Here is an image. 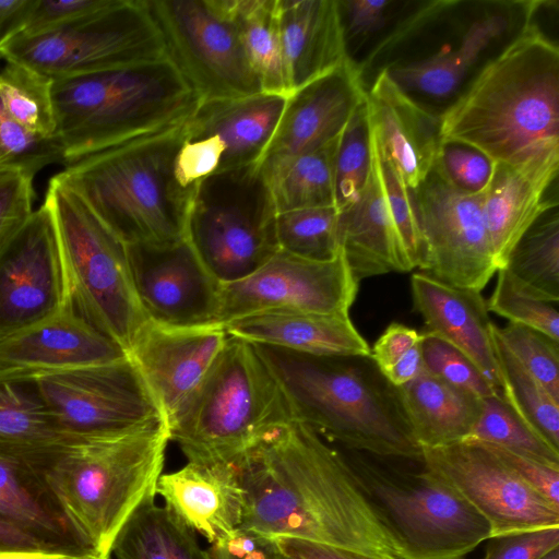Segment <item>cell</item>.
<instances>
[{
    "instance_id": "cell-42",
    "label": "cell",
    "mask_w": 559,
    "mask_h": 559,
    "mask_svg": "<svg viewBox=\"0 0 559 559\" xmlns=\"http://www.w3.org/2000/svg\"><path fill=\"white\" fill-rule=\"evenodd\" d=\"M371 130L372 146L383 191L401 246L411 270L415 267L420 269L424 262V243L414 211L411 190L406 187L394 164L381 147L372 127Z\"/></svg>"
},
{
    "instance_id": "cell-58",
    "label": "cell",
    "mask_w": 559,
    "mask_h": 559,
    "mask_svg": "<svg viewBox=\"0 0 559 559\" xmlns=\"http://www.w3.org/2000/svg\"><path fill=\"white\" fill-rule=\"evenodd\" d=\"M40 549L58 548H53L43 543L16 523L0 515V554Z\"/></svg>"
},
{
    "instance_id": "cell-11",
    "label": "cell",
    "mask_w": 559,
    "mask_h": 559,
    "mask_svg": "<svg viewBox=\"0 0 559 559\" xmlns=\"http://www.w3.org/2000/svg\"><path fill=\"white\" fill-rule=\"evenodd\" d=\"M1 56L53 80L167 57L145 0H112L73 25L37 35L21 34L3 47Z\"/></svg>"
},
{
    "instance_id": "cell-36",
    "label": "cell",
    "mask_w": 559,
    "mask_h": 559,
    "mask_svg": "<svg viewBox=\"0 0 559 559\" xmlns=\"http://www.w3.org/2000/svg\"><path fill=\"white\" fill-rule=\"evenodd\" d=\"M231 9L243 49L262 92L289 96L282 56L277 0H231Z\"/></svg>"
},
{
    "instance_id": "cell-1",
    "label": "cell",
    "mask_w": 559,
    "mask_h": 559,
    "mask_svg": "<svg viewBox=\"0 0 559 559\" xmlns=\"http://www.w3.org/2000/svg\"><path fill=\"white\" fill-rule=\"evenodd\" d=\"M235 464L243 489L240 531L400 559L358 489L344 453L309 426L290 420Z\"/></svg>"
},
{
    "instance_id": "cell-47",
    "label": "cell",
    "mask_w": 559,
    "mask_h": 559,
    "mask_svg": "<svg viewBox=\"0 0 559 559\" xmlns=\"http://www.w3.org/2000/svg\"><path fill=\"white\" fill-rule=\"evenodd\" d=\"M421 354L425 370L478 399L501 394L454 346L424 331Z\"/></svg>"
},
{
    "instance_id": "cell-30",
    "label": "cell",
    "mask_w": 559,
    "mask_h": 559,
    "mask_svg": "<svg viewBox=\"0 0 559 559\" xmlns=\"http://www.w3.org/2000/svg\"><path fill=\"white\" fill-rule=\"evenodd\" d=\"M414 437L421 448L463 441L471 435L481 409V399L424 370L395 386Z\"/></svg>"
},
{
    "instance_id": "cell-56",
    "label": "cell",
    "mask_w": 559,
    "mask_h": 559,
    "mask_svg": "<svg viewBox=\"0 0 559 559\" xmlns=\"http://www.w3.org/2000/svg\"><path fill=\"white\" fill-rule=\"evenodd\" d=\"M272 540L287 559H377L355 550L288 536H277Z\"/></svg>"
},
{
    "instance_id": "cell-59",
    "label": "cell",
    "mask_w": 559,
    "mask_h": 559,
    "mask_svg": "<svg viewBox=\"0 0 559 559\" xmlns=\"http://www.w3.org/2000/svg\"><path fill=\"white\" fill-rule=\"evenodd\" d=\"M107 558V557H106ZM0 559H105L95 551L40 549L0 554Z\"/></svg>"
},
{
    "instance_id": "cell-23",
    "label": "cell",
    "mask_w": 559,
    "mask_h": 559,
    "mask_svg": "<svg viewBox=\"0 0 559 559\" xmlns=\"http://www.w3.org/2000/svg\"><path fill=\"white\" fill-rule=\"evenodd\" d=\"M156 495L179 522L210 545L225 542L240 530L243 489L235 463L187 462L162 474Z\"/></svg>"
},
{
    "instance_id": "cell-18",
    "label": "cell",
    "mask_w": 559,
    "mask_h": 559,
    "mask_svg": "<svg viewBox=\"0 0 559 559\" xmlns=\"http://www.w3.org/2000/svg\"><path fill=\"white\" fill-rule=\"evenodd\" d=\"M126 247L133 287L147 319L169 325L217 322L221 284L187 239Z\"/></svg>"
},
{
    "instance_id": "cell-55",
    "label": "cell",
    "mask_w": 559,
    "mask_h": 559,
    "mask_svg": "<svg viewBox=\"0 0 559 559\" xmlns=\"http://www.w3.org/2000/svg\"><path fill=\"white\" fill-rule=\"evenodd\" d=\"M210 559H278L280 552L272 539L238 531L225 542L210 545Z\"/></svg>"
},
{
    "instance_id": "cell-5",
    "label": "cell",
    "mask_w": 559,
    "mask_h": 559,
    "mask_svg": "<svg viewBox=\"0 0 559 559\" xmlns=\"http://www.w3.org/2000/svg\"><path fill=\"white\" fill-rule=\"evenodd\" d=\"M186 122L66 164L55 177L126 246L179 242L195 188H183L175 175Z\"/></svg>"
},
{
    "instance_id": "cell-25",
    "label": "cell",
    "mask_w": 559,
    "mask_h": 559,
    "mask_svg": "<svg viewBox=\"0 0 559 559\" xmlns=\"http://www.w3.org/2000/svg\"><path fill=\"white\" fill-rule=\"evenodd\" d=\"M411 290L426 331L460 350L501 392L491 341L493 323L480 292L444 284L423 272L412 275Z\"/></svg>"
},
{
    "instance_id": "cell-22",
    "label": "cell",
    "mask_w": 559,
    "mask_h": 559,
    "mask_svg": "<svg viewBox=\"0 0 559 559\" xmlns=\"http://www.w3.org/2000/svg\"><path fill=\"white\" fill-rule=\"evenodd\" d=\"M559 147L518 163H495L484 191L483 213L498 270L533 224L557 202L545 194L557 178Z\"/></svg>"
},
{
    "instance_id": "cell-61",
    "label": "cell",
    "mask_w": 559,
    "mask_h": 559,
    "mask_svg": "<svg viewBox=\"0 0 559 559\" xmlns=\"http://www.w3.org/2000/svg\"><path fill=\"white\" fill-rule=\"evenodd\" d=\"M278 559H287V558H285L284 556H282V555L280 554Z\"/></svg>"
},
{
    "instance_id": "cell-48",
    "label": "cell",
    "mask_w": 559,
    "mask_h": 559,
    "mask_svg": "<svg viewBox=\"0 0 559 559\" xmlns=\"http://www.w3.org/2000/svg\"><path fill=\"white\" fill-rule=\"evenodd\" d=\"M495 163L479 151L455 142H441L435 167L460 191L483 193L492 175Z\"/></svg>"
},
{
    "instance_id": "cell-14",
    "label": "cell",
    "mask_w": 559,
    "mask_h": 559,
    "mask_svg": "<svg viewBox=\"0 0 559 559\" xmlns=\"http://www.w3.org/2000/svg\"><path fill=\"white\" fill-rule=\"evenodd\" d=\"M411 195L424 243L421 272L481 292L498 271L484 219V192L457 190L433 166Z\"/></svg>"
},
{
    "instance_id": "cell-2",
    "label": "cell",
    "mask_w": 559,
    "mask_h": 559,
    "mask_svg": "<svg viewBox=\"0 0 559 559\" xmlns=\"http://www.w3.org/2000/svg\"><path fill=\"white\" fill-rule=\"evenodd\" d=\"M441 142L471 146L493 163L559 147V50L526 23L439 116Z\"/></svg>"
},
{
    "instance_id": "cell-50",
    "label": "cell",
    "mask_w": 559,
    "mask_h": 559,
    "mask_svg": "<svg viewBox=\"0 0 559 559\" xmlns=\"http://www.w3.org/2000/svg\"><path fill=\"white\" fill-rule=\"evenodd\" d=\"M33 180L25 173H0V249L34 212Z\"/></svg>"
},
{
    "instance_id": "cell-6",
    "label": "cell",
    "mask_w": 559,
    "mask_h": 559,
    "mask_svg": "<svg viewBox=\"0 0 559 559\" xmlns=\"http://www.w3.org/2000/svg\"><path fill=\"white\" fill-rule=\"evenodd\" d=\"M169 430L165 421L136 432L62 447L44 472L71 527L93 551L109 557L117 535L155 501Z\"/></svg>"
},
{
    "instance_id": "cell-49",
    "label": "cell",
    "mask_w": 559,
    "mask_h": 559,
    "mask_svg": "<svg viewBox=\"0 0 559 559\" xmlns=\"http://www.w3.org/2000/svg\"><path fill=\"white\" fill-rule=\"evenodd\" d=\"M390 0H337L347 57L383 29L397 12Z\"/></svg>"
},
{
    "instance_id": "cell-57",
    "label": "cell",
    "mask_w": 559,
    "mask_h": 559,
    "mask_svg": "<svg viewBox=\"0 0 559 559\" xmlns=\"http://www.w3.org/2000/svg\"><path fill=\"white\" fill-rule=\"evenodd\" d=\"M36 0H0V57L3 47L21 35L29 21Z\"/></svg>"
},
{
    "instance_id": "cell-31",
    "label": "cell",
    "mask_w": 559,
    "mask_h": 559,
    "mask_svg": "<svg viewBox=\"0 0 559 559\" xmlns=\"http://www.w3.org/2000/svg\"><path fill=\"white\" fill-rule=\"evenodd\" d=\"M507 19L492 14L471 24L460 45L418 62L385 68L405 93L447 98L462 85L480 55L507 29Z\"/></svg>"
},
{
    "instance_id": "cell-60",
    "label": "cell",
    "mask_w": 559,
    "mask_h": 559,
    "mask_svg": "<svg viewBox=\"0 0 559 559\" xmlns=\"http://www.w3.org/2000/svg\"><path fill=\"white\" fill-rule=\"evenodd\" d=\"M540 559H559V547L554 548L546 555H544Z\"/></svg>"
},
{
    "instance_id": "cell-24",
    "label": "cell",
    "mask_w": 559,
    "mask_h": 559,
    "mask_svg": "<svg viewBox=\"0 0 559 559\" xmlns=\"http://www.w3.org/2000/svg\"><path fill=\"white\" fill-rule=\"evenodd\" d=\"M366 100L373 132L406 187L415 190L436 165L439 116L421 107L381 70Z\"/></svg>"
},
{
    "instance_id": "cell-21",
    "label": "cell",
    "mask_w": 559,
    "mask_h": 559,
    "mask_svg": "<svg viewBox=\"0 0 559 559\" xmlns=\"http://www.w3.org/2000/svg\"><path fill=\"white\" fill-rule=\"evenodd\" d=\"M126 357L118 343L92 326L71 305L0 341V373L38 376Z\"/></svg>"
},
{
    "instance_id": "cell-53",
    "label": "cell",
    "mask_w": 559,
    "mask_h": 559,
    "mask_svg": "<svg viewBox=\"0 0 559 559\" xmlns=\"http://www.w3.org/2000/svg\"><path fill=\"white\" fill-rule=\"evenodd\" d=\"M483 559H540L559 547V526L490 537Z\"/></svg>"
},
{
    "instance_id": "cell-16",
    "label": "cell",
    "mask_w": 559,
    "mask_h": 559,
    "mask_svg": "<svg viewBox=\"0 0 559 559\" xmlns=\"http://www.w3.org/2000/svg\"><path fill=\"white\" fill-rule=\"evenodd\" d=\"M420 462L488 522L491 537L559 526V510L483 443L463 440L421 448Z\"/></svg>"
},
{
    "instance_id": "cell-34",
    "label": "cell",
    "mask_w": 559,
    "mask_h": 559,
    "mask_svg": "<svg viewBox=\"0 0 559 559\" xmlns=\"http://www.w3.org/2000/svg\"><path fill=\"white\" fill-rule=\"evenodd\" d=\"M109 559H210L198 535L155 501L139 509L124 524Z\"/></svg>"
},
{
    "instance_id": "cell-27",
    "label": "cell",
    "mask_w": 559,
    "mask_h": 559,
    "mask_svg": "<svg viewBox=\"0 0 559 559\" xmlns=\"http://www.w3.org/2000/svg\"><path fill=\"white\" fill-rule=\"evenodd\" d=\"M288 96L254 95L200 102L187 120V136H215L224 146L218 171L259 163L280 122Z\"/></svg>"
},
{
    "instance_id": "cell-63",
    "label": "cell",
    "mask_w": 559,
    "mask_h": 559,
    "mask_svg": "<svg viewBox=\"0 0 559 559\" xmlns=\"http://www.w3.org/2000/svg\"><path fill=\"white\" fill-rule=\"evenodd\" d=\"M1 58V57H0Z\"/></svg>"
},
{
    "instance_id": "cell-37",
    "label": "cell",
    "mask_w": 559,
    "mask_h": 559,
    "mask_svg": "<svg viewBox=\"0 0 559 559\" xmlns=\"http://www.w3.org/2000/svg\"><path fill=\"white\" fill-rule=\"evenodd\" d=\"M506 269L535 298L559 301V217L546 211L513 248Z\"/></svg>"
},
{
    "instance_id": "cell-12",
    "label": "cell",
    "mask_w": 559,
    "mask_h": 559,
    "mask_svg": "<svg viewBox=\"0 0 559 559\" xmlns=\"http://www.w3.org/2000/svg\"><path fill=\"white\" fill-rule=\"evenodd\" d=\"M166 55L200 102L262 92L233 16L231 0H145Z\"/></svg>"
},
{
    "instance_id": "cell-43",
    "label": "cell",
    "mask_w": 559,
    "mask_h": 559,
    "mask_svg": "<svg viewBox=\"0 0 559 559\" xmlns=\"http://www.w3.org/2000/svg\"><path fill=\"white\" fill-rule=\"evenodd\" d=\"M497 272V283L487 302L488 311L508 319L509 322L534 329L559 343L557 308L522 289L506 267Z\"/></svg>"
},
{
    "instance_id": "cell-29",
    "label": "cell",
    "mask_w": 559,
    "mask_h": 559,
    "mask_svg": "<svg viewBox=\"0 0 559 559\" xmlns=\"http://www.w3.org/2000/svg\"><path fill=\"white\" fill-rule=\"evenodd\" d=\"M337 233L340 249L358 284L390 272L411 271L388 207L374 152L366 186L338 211Z\"/></svg>"
},
{
    "instance_id": "cell-28",
    "label": "cell",
    "mask_w": 559,
    "mask_h": 559,
    "mask_svg": "<svg viewBox=\"0 0 559 559\" xmlns=\"http://www.w3.org/2000/svg\"><path fill=\"white\" fill-rule=\"evenodd\" d=\"M228 336L316 356H370L349 313L267 311L223 324Z\"/></svg>"
},
{
    "instance_id": "cell-8",
    "label": "cell",
    "mask_w": 559,
    "mask_h": 559,
    "mask_svg": "<svg viewBox=\"0 0 559 559\" xmlns=\"http://www.w3.org/2000/svg\"><path fill=\"white\" fill-rule=\"evenodd\" d=\"M343 453L400 559H464L492 536L488 522L421 462L409 471L368 453Z\"/></svg>"
},
{
    "instance_id": "cell-40",
    "label": "cell",
    "mask_w": 559,
    "mask_h": 559,
    "mask_svg": "<svg viewBox=\"0 0 559 559\" xmlns=\"http://www.w3.org/2000/svg\"><path fill=\"white\" fill-rule=\"evenodd\" d=\"M373 166L372 130L367 100L357 107L341 133L334 162L337 211L349 205L366 186Z\"/></svg>"
},
{
    "instance_id": "cell-20",
    "label": "cell",
    "mask_w": 559,
    "mask_h": 559,
    "mask_svg": "<svg viewBox=\"0 0 559 559\" xmlns=\"http://www.w3.org/2000/svg\"><path fill=\"white\" fill-rule=\"evenodd\" d=\"M366 92L352 60L295 91L259 163L290 159L336 139Z\"/></svg>"
},
{
    "instance_id": "cell-32",
    "label": "cell",
    "mask_w": 559,
    "mask_h": 559,
    "mask_svg": "<svg viewBox=\"0 0 559 559\" xmlns=\"http://www.w3.org/2000/svg\"><path fill=\"white\" fill-rule=\"evenodd\" d=\"M0 440L47 449L82 439L63 430L36 376L0 373Z\"/></svg>"
},
{
    "instance_id": "cell-44",
    "label": "cell",
    "mask_w": 559,
    "mask_h": 559,
    "mask_svg": "<svg viewBox=\"0 0 559 559\" xmlns=\"http://www.w3.org/2000/svg\"><path fill=\"white\" fill-rule=\"evenodd\" d=\"M64 164L58 139H44L15 122L0 100V173L35 175L49 164Z\"/></svg>"
},
{
    "instance_id": "cell-54",
    "label": "cell",
    "mask_w": 559,
    "mask_h": 559,
    "mask_svg": "<svg viewBox=\"0 0 559 559\" xmlns=\"http://www.w3.org/2000/svg\"><path fill=\"white\" fill-rule=\"evenodd\" d=\"M483 444L490 449L530 488L559 510V467L502 447Z\"/></svg>"
},
{
    "instance_id": "cell-9",
    "label": "cell",
    "mask_w": 559,
    "mask_h": 559,
    "mask_svg": "<svg viewBox=\"0 0 559 559\" xmlns=\"http://www.w3.org/2000/svg\"><path fill=\"white\" fill-rule=\"evenodd\" d=\"M44 202L56 223L72 308L128 354L147 318L133 287L126 245L56 177Z\"/></svg>"
},
{
    "instance_id": "cell-39",
    "label": "cell",
    "mask_w": 559,
    "mask_h": 559,
    "mask_svg": "<svg viewBox=\"0 0 559 559\" xmlns=\"http://www.w3.org/2000/svg\"><path fill=\"white\" fill-rule=\"evenodd\" d=\"M337 223L335 206L280 212L276 216L278 248L304 259L330 261L341 252Z\"/></svg>"
},
{
    "instance_id": "cell-13",
    "label": "cell",
    "mask_w": 559,
    "mask_h": 559,
    "mask_svg": "<svg viewBox=\"0 0 559 559\" xmlns=\"http://www.w3.org/2000/svg\"><path fill=\"white\" fill-rule=\"evenodd\" d=\"M36 378L59 424L74 438L118 437L165 421L129 356Z\"/></svg>"
},
{
    "instance_id": "cell-15",
    "label": "cell",
    "mask_w": 559,
    "mask_h": 559,
    "mask_svg": "<svg viewBox=\"0 0 559 559\" xmlns=\"http://www.w3.org/2000/svg\"><path fill=\"white\" fill-rule=\"evenodd\" d=\"M358 287L342 251L313 261L278 250L249 276L219 286L216 321L267 311L349 313Z\"/></svg>"
},
{
    "instance_id": "cell-19",
    "label": "cell",
    "mask_w": 559,
    "mask_h": 559,
    "mask_svg": "<svg viewBox=\"0 0 559 559\" xmlns=\"http://www.w3.org/2000/svg\"><path fill=\"white\" fill-rule=\"evenodd\" d=\"M228 335L222 323L169 325L147 319L128 352L167 424L200 384Z\"/></svg>"
},
{
    "instance_id": "cell-10",
    "label": "cell",
    "mask_w": 559,
    "mask_h": 559,
    "mask_svg": "<svg viewBox=\"0 0 559 559\" xmlns=\"http://www.w3.org/2000/svg\"><path fill=\"white\" fill-rule=\"evenodd\" d=\"M276 216L259 163L216 171L193 190L186 239L217 283H234L280 250Z\"/></svg>"
},
{
    "instance_id": "cell-26",
    "label": "cell",
    "mask_w": 559,
    "mask_h": 559,
    "mask_svg": "<svg viewBox=\"0 0 559 559\" xmlns=\"http://www.w3.org/2000/svg\"><path fill=\"white\" fill-rule=\"evenodd\" d=\"M277 19L289 95L350 60L337 0H277Z\"/></svg>"
},
{
    "instance_id": "cell-38",
    "label": "cell",
    "mask_w": 559,
    "mask_h": 559,
    "mask_svg": "<svg viewBox=\"0 0 559 559\" xmlns=\"http://www.w3.org/2000/svg\"><path fill=\"white\" fill-rule=\"evenodd\" d=\"M53 79L27 66L5 61L0 67V100L20 126L44 139H57Z\"/></svg>"
},
{
    "instance_id": "cell-46",
    "label": "cell",
    "mask_w": 559,
    "mask_h": 559,
    "mask_svg": "<svg viewBox=\"0 0 559 559\" xmlns=\"http://www.w3.org/2000/svg\"><path fill=\"white\" fill-rule=\"evenodd\" d=\"M498 332L518 361L559 401V343L519 323L509 322Z\"/></svg>"
},
{
    "instance_id": "cell-17",
    "label": "cell",
    "mask_w": 559,
    "mask_h": 559,
    "mask_svg": "<svg viewBox=\"0 0 559 559\" xmlns=\"http://www.w3.org/2000/svg\"><path fill=\"white\" fill-rule=\"evenodd\" d=\"M70 305L56 223L44 202L0 249V341Z\"/></svg>"
},
{
    "instance_id": "cell-3",
    "label": "cell",
    "mask_w": 559,
    "mask_h": 559,
    "mask_svg": "<svg viewBox=\"0 0 559 559\" xmlns=\"http://www.w3.org/2000/svg\"><path fill=\"white\" fill-rule=\"evenodd\" d=\"M293 418L325 441L379 457L420 462L396 388L370 356H316L253 344Z\"/></svg>"
},
{
    "instance_id": "cell-41",
    "label": "cell",
    "mask_w": 559,
    "mask_h": 559,
    "mask_svg": "<svg viewBox=\"0 0 559 559\" xmlns=\"http://www.w3.org/2000/svg\"><path fill=\"white\" fill-rule=\"evenodd\" d=\"M465 440L502 447L559 467V452L520 419L502 394L481 399L480 414Z\"/></svg>"
},
{
    "instance_id": "cell-35",
    "label": "cell",
    "mask_w": 559,
    "mask_h": 559,
    "mask_svg": "<svg viewBox=\"0 0 559 559\" xmlns=\"http://www.w3.org/2000/svg\"><path fill=\"white\" fill-rule=\"evenodd\" d=\"M491 341L503 399L533 432L559 452V401L510 353L495 324Z\"/></svg>"
},
{
    "instance_id": "cell-4",
    "label": "cell",
    "mask_w": 559,
    "mask_h": 559,
    "mask_svg": "<svg viewBox=\"0 0 559 559\" xmlns=\"http://www.w3.org/2000/svg\"><path fill=\"white\" fill-rule=\"evenodd\" d=\"M52 98L64 165L168 132L200 104L168 57L53 80Z\"/></svg>"
},
{
    "instance_id": "cell-51",
    "label": "cell",
    "mask_w": 559,
    "mask_h": 559,
    "mask_svg": "<svg viewBox=\"0 0 559 559\" xmlns=\"http://www.w3.org/2000/svg\"><path fill=\"white\" fill-rule=\"evenodd\" d=\"M223 156L224 146L215 136H187L185 132L175 162L178 182L183 188H194L202 179L218 171Z\"/></svg>"
},
{
    "instance_id": "cell-33",
    "label": "cell",
    "mask_w": 559,
    "mask_h": 559,
    "mask_svg": "<svg viewBox=\"0 0 559 559\" xmlns=\"http://www.w3.org/2000/svg\"><path fill=\"white\" fill-rule=\"evenodd\" d=\"M340 136L290 159L259 163L277 213L335 206L334 162Z\"/></svg>"
},
{
    "instance_id": "cell-52",
    "label": "cell",
    "mask_w": 559,
    "mask_h": 559,
    "mask_svg": "<svg viewBox=\"0 0 559 559\" xmlns=\"http://www.w3.org/2000/svg\"><path fill=\"white\" fill-rule=\"evenodd\" d=\"M112 0H36L24 35H37L73 25L108 7Z\"/></svg>"
},
{
    "instance_id": "cell-62",
    "label": "cell",
    "mask_w": 559,
    "mask_h": 559,
    "mask_svg": "<svg viewBox=\"0 0 559 559\" xmlns=\"http://www.w3.org/2000/svg\"><path fill=\"white\" fill-rule=\"evenodd\" d=\"M105 559H109V557L105 558Z\"/></svg>"
},
{
    "instance_id": "cell-7",
    "label": "cell",
    "mask_w": 559,
    "mask_h": 559,
    "mask_svg": "<svg viewBox=\"0 0 559 559\" xmlns=\"http://www.w3.org/2000/svg\"><path fill=\"white\" fill-rule=\"evenodd\" d=\"M293 419L282 389L253 344L228 336L168 430L188 462L236 463Z\"/></svg>"
},
{
    "instance_id": "cell-45",
    "label": "cell",
    "mask_w": 559,
    "mask_h": 559,
    "mask_svg": "<svg viewBox=\"0 0 559 559\" xmlns=\"http://www.w3.org/2000/svg\"><path fill=\"white\" fill-rule=\"evenodd\" d=\"M421 341L423 333L393 322L370 348V358L392 385H403L425 370Z\"/></svg>"
}]
</instances>
